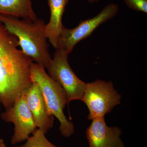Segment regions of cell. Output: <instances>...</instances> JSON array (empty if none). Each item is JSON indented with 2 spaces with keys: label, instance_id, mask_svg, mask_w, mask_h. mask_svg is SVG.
Wrapping results in <instances>:
<instances>
[{
  "label": "cell",
  "instance_id": "7c38bea8",
  "mask_svg": "<svg viewBox=\"0 0 147 147\" xmlns=\"http://www.w3.org/2000/svg\"><path fill=\"white\" fill-rule=\"evenodd\" d=\"M24 144L15 147H57L47 139L45 134L40 129H36Z\"/></svg>",
  "mask_w": 147,
  "mask_h": 147
},
{
  "label": "cell",
  "instance_id": "6da1fadb",
  "mask_svg": "<svg viewBox=\"0 0 147 147\" xmlns=\"http://www.w3.org/2000/svg\"><path fill=\"white\" fill-rule=\"evenodd\" d=\"M18 46L17 37L0 22V101L5 110L32 84L30 67L33 61Z\"/></svg>",
  "mask_w": 147,
  "mask_h": 147
},
{
  "label": "cell",
  "instance_id": "9a60e30c",
  "mask_svg": "<svg viewBox=\"0 0 147 147\" xmlns=\"http://www.w3.org/2000/svg\"><path fill=\"white\" fill-rule=\"evenodd\" d=\"M88 1L90 3L93 4L98 2L100 0H88Z\"/></svg>",
  "mask_w": 147,
  "mask_h": 147
},
{
  "label": "cell",
  "instance_id": "4fadbf2b",
  "mask_svg": "<svg viewBox=\"0 0 147 147\" xmlns=\"http://www.w3.org/2000/svg\"><path fill=\"white\" fill-rule=\"evenodd\" d=\"M128 7L136 11L147 13V0H124Z\"/></svg>",
  "mask_w": 147,
  "mask_h": 147
},
{
  "label": "cell",
  "instance_id": "2e32d148",
  "mask_svg": "<svg viewBox=\"0 0 147 147\" xmlns=\"http://www.w3.org/2000/svg\"><path fill=\"white\" fill-rule=\"evenodd\" d=\"M1 101H0V112H1Z\"/></svg>",
  "mask_w": 147,
  "mask_h": 147
},
{
  "label": "cell",
  "instance_id": "ba28073f",
  "mask_svg": "<svg viewBox=\"0 0 147 147\" xmlns=\"http://www.w3.org/2000/svg\"><path fill=\"white\" fill-rule=\"evenodd\" d=\"M86 136L89 147H125L121 139L122 131L118 127H109L105 117L92 120Z\"/></svg>",
  "mask_w": 147,
  "mask_h": 147
},
{
  "label": "cell",
  "instance_id": "277c9868",
  "mask_svg": "<svg viewBox=\"0 0 147 147\" xmlns=\"http://www.w3.org/2000/svg\"><path fill=\"white\" fill-rule=\"evenodd\" d=\"M121 96L114 88L113 82L97 80L86 84L82 101L89 110L88 119L105 117L121 103Z\"/></svg>",
  "mask_w": 147,
  "mask_h": 147
},
{
  "label": "cell",
  "instance_id": "8992f818",
  "mask_svg": "<svg viewBox=\"0 0 147 147\" xmlns=\"http://www.w3.org/2000/svg\"><path fill=\"white\" fill-rule=\"evenodd\" d=\"M68 56L63 50L56 49L47 69L49 76L60 84L65 91L69 104L72 100H82L86 83L74 72L69 63Z\"/></svg>",
  "mask_w": 147,
  "mask_h": 147
},
{
  "label": "cell",
  "instance_id": "9c48e42d",
  "mask_svg": "<svg viewBox=\"0 0 147 147\" xmlns=\"http://www.w3.org/2000/svg\"><path fill=\"white\" fill-rule=\"evenodd\" d=\"M25 97L37 127L46 134L53 128L55 118L48 113L41 90L36 83L32 82L25 92Z\"/></svg>",
  "mask_w": 147,
  "mask_h": 147
},
{
  "label": "cell",
  "instance_id": "7a4b0ae2",
  "mask_svg": "<svg viewBox=\"0 0 147 147\" xmlns=\"http://www.w3.org/2000/svg\"><path fill=\"white\" fill-rule=\"evenodd\" d=\"M0 22L18 38L21 50L33 62L47 69L52 61L45 21H34L0 14Z\"/></svg>",
  "mask_w": 147,
  "mask_h": 147
},
{
  "label": "cell",
  "instance_id": "30bf717a",
  "mask_svg": "<svg viewBox=\"0 0 147 147\" xmlns=\"http://www.w3.org/2000/svg\"><path fill=\"white\" fill-rule=\"evenodd\" d=\"M69 0H47L50 17L46 24L45 32L49 42L57 49L58 38L64 26L62 18Z\"/></svg>",
  "mask_w": 147,
  "mask_h": 147
},
{
  "label": "cell",
  "instance_id": "3957f363",
  "mask_svg": "<svg viewBox=\"0 0 147 147\" xmlns=\"http://www.w3.org/2000/svg\"><path fill=\"white\" fill-rule=\"evenodd\" d=\"M45 69L41 65L32 62L30 67L32 82L39 86L48 113L59 122L61 134L65 137H70L74 133L75 127L64 113L66 105L69 104L67 94L60 84L49 76Z\"/></svg>",
  "mask_w": 147,
  "mask_h": 147
},
{
  "label": "cell",
  "instance_id": "52a82bcc",
  "mask_svg": "<svg viewBox=\"0 0 147 147\" xmlns=\"http://www.w3.org/2000/svg\"><path fill=\"white\" fill-rule=\"evenodd\" d=\"M1 117L3 120L14 125L11 139L13 145L26 140L37 128L26 102L25 92L15 101L12 107L1 113Z\"/></svg>",
  "mask_w": 147,
  "mask_h": 147
},
{
  "label": "cell",
  "instance_id": "5b68a950",
  "mask_svg": "<svg viewBox=\"0 0 147 147\" xmlns=\"http://www.w3.org/2000/svg\"><path fill=\"white\" fill-rule=\"evenodd\" d=\"M119 11V5L111 3L107 5L96 16L81 21L74 28H67L63 26L58 38L56 49H61L69 55L78 42L90 36L101 24L114 18Z\"/></svg>",
  "mask_w": 147,
  "mask_h": 147
},
{
  "label": "cell",
  "instance_id": "5bb4252c",
  "mask_svg": "<svg viewBox=\"0 0 147 147\" xmlns=\"http://www.w3.org/2000/svg\"><path fill=\"white\" fill-rule=\"evenodd\" d=\"M0 147H7L4 141L0 137Z\"/></svg>",
  "mask_w": 147,
  "mask_h": 147
},
{
  "label": "cell",
  "instance_id": "8fae6325",
  "mask_svg": "<svg viewBox=\"0 0 147 147\" xmlns=\"http://www.w3.org/2000/svg\"><path fill=\"white\" fill-rule=\"evenodd\" d=\"M0 14L32 21L38 18L31 0H0Z\"/></svg>",
  "mask_w": 147,
  "mask_h": 147
}]
</instances>
